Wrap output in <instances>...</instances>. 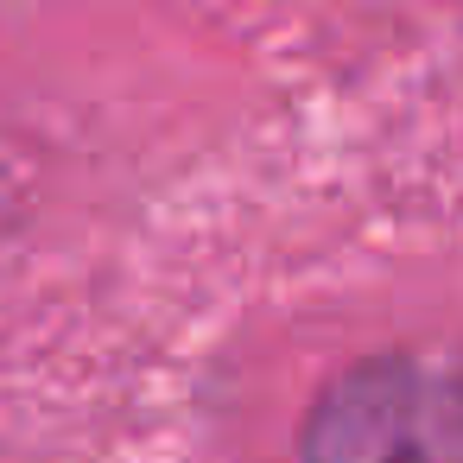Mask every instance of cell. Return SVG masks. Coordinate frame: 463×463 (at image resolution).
Returning <instances> with one entry per match:
<instances>
[{
	"mask_svg": "<svg viewBox=\"0 0 463 463\" xmlns=\"http://www.w3.org/2000/svg\"><path fill=\"white\" fill-rule=\"evenodd\" d=\"M305 463H463V362L368 355L305 412Z\"/></svg>",
	"mask_w": 463,
	"mask_h": 463,
	"instance_id": "cell-1",
	"label": "cell"
}]
</instances>
